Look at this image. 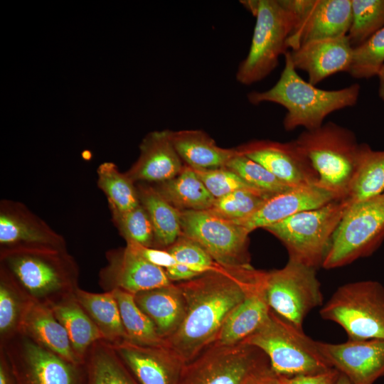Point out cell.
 <instances>
[{"label": "cell", "instance_id": "cell-1", "mask_svg": "<svg viewBox=\"0 0 384 384\" xmlns=\"http://www.w3.org/2000/svg\"><path fill=\"white\" fill-rule=\"evenodd\" d=\"M251 265L214 269L178 284L185 301V316L166 344L185 362L196 357L217 337L225 318L263 277Z\"/></svg>", "mask_w": 384, "mask_h": 384}, {"label": "cell", "instance_id": "cell-2", "mask_svg": "<svg viewBox=\"0 0 384 384\" xmlns=\"http://www.w3.org/2000/svg\"><path fill=\"white\" fill-rule=\"evenodd\" d=\"M0 266L29 300L48 306L75 294L79 288V267L67 247H0Z\"/></svg>", "mask_w": 384, "mask_h": 384}, {"label": "cell", "instance_id": "cell-3", "mask_svg": "<svg viewBox=\"0 0 384 384\" xmlns=\"http://www.w3.org/2000/svg\"><path fill=\"white\" fill-rule=\"evenodd\" d=\"M284 66L277 82L270 89L247 94L248 101L255 105L273 102L284 107L285 130L299 127L311 130L321 127L331 113L355 106L360 96L358 83L341 89L327 90L316 87L298 74L289 52L284 53Z\"/></svg>", "mask_w": 384, "mask_h": 384}, {"label": "cell", "instance_id": "cell-4", "mask_svg": "<svg viewBox=\"0 0 384 384\" xmlns=\"http://www.w3.org/2000/svg\"><path fill=\"white\" fill-rule=\"evenodd\" d=\"M294 141L317 172L318 186L337 200L347 198L360 148L355 134L329 121L316 129L303 131Z\"/></svg>", "mask_w": 384, "mask_h": 384}, {"label": "cell", "instance_id": "cell-5", "mask_svg": "<svg viewBox=\"0 0 384 384\" xmlns=\"http://www.w3.org/2000/svg\"><path fill=\"white\" fill-rule=\"evenodd\" d=\"M242 343L264 352L277 375H312L331 368L319 352L316 341L272 310L262 325Z\"/></svg>", "mask_w": 384, "mask_h": 384}, {"label": "cell", "instance_id": "cell-6", "mask_svg": "<svg viewBox=\"0 0 384 384\" xmlns=\"http://www.w3.org/2000/svg\"><path fill=\"white\" fill-rule=\"evenodd\" d=\"M241 4L256 18L248 53L240 63L236 80L250 85L268 76L287 51V40L293 28L291 14L279 0H246Z\"/></svg>", "mask_w": 384, "mask_h": 384}, {"label": "cell", "instance_id": "cell-7", "mask_svg": "<svg viewBox=\"0 0 384 384\" xmlns=\"http://www.w3.org/2000/svg\"><path fill=\"white\" fill-rule=\"evenodd\" d=\"M351 202L336 200L318 208L296 213L265 227L285 246L289 260L317 270L331 238Z\"/></svg>", "mask_w": 384, "mask_h": 384}, {"label": "cell", "instance_id": "cell-8", "mask_svg": "<svg viewBox=\"0 0 384 384\" xmlns=\"http://www.w3.org/2000/svg\"><path fill=\"white\" fill-rule=\"evenodd\" d=\"M384 240V193L350 203L331 238L322 267L348 265L372 255Z\"/></svg>", "mask_w": 384, "mask_h": 384}, {"label": "cell", "instance_id": "cell-9", "mask_svg": "<svg viewBox=\"0 0 384 384\" xmlns=\"http://www.w3.org/2000/svg\"><path fill=\"white\" fill-rule=\"evenodd\" d=\"M319 313L341 326L350 340L384 339V287L377 281L340 286Z\"/></svg>", "mask_w": 384, "mask_h": 384}, {"label": "cell", "instance_id": "cell-10", "mask_svg": "<svg viewBox=\"0 0 384 384\" xmlns=\"http://www.w3.org/2000/svg\"><path fill=\"white\" fill-rule=\"evenodd\" d=\"M269 368L267 356L254 346L213 342L185 363L178 384H247Z\"/></svg>", "mask_w": 384, "mask_h": 384}, {"label": "cell", "instance_id": "cell-11", "mask_svg": "<svg viewBox=\"0 0 384 384\" xmlns=\"http://www.w3.org/2000/svg\"><path fill=\"white\" fill-rule=\"evenodd\" d=\"M316 272L290 260L284 267L266 272L265 293L270 309L301 329L307 314L323 305Z\"/></svg>", "mask_w": 384, "mask_h": 384}, {"label": "cell", "instance_id": "cell-12", "mask_svg": "<svg viewBox=\"0 0 384 384\" xmlns=\"http://www.w3.org/2000/svg\"><path fill=\"white\" fill-rule=\"evenodd\" d=\"M17 384H85L83 365L74 364L18 333L0 343Z\"/></svg>", "mask_w": 384, "mask_h": 384}, {"label": "cell", "instance_id": "cell-13", "mask_svg": "<svg viewBox=\"0 0 384 384\" xmlns=\"http://www.w3.org/2000/svg\"><path fill=\"white\" fill-rule=\"evenodd\" d=\"M181 235L199 244L218 265H250L249 234L243 226L208 210H180Z\"/></svg>", "mask_w": 384, "mask_h": 384}, {"label": "cell", "instance_id": "cell-14", "mask_svg": "<svg viewBox=\"0 0 384 384\" xmlns=\"http://www.w3.org/2000/svg\"><path fill=\"white\" fill-rule=\"evenodd\" d=\"M292 15L293 28L287 48L294 50L315 40L347 36L351 0H279Z\"/></svg>", "mask_w": 384, "mask_h": 384}, {"label": "cell", "instance_id": "cell-15", "mask_svg": "<svg viewBox=\"0 0 384 384\" xmlns=\"http://www.w3.org/2000/svg\"><path fill=\"white\" fill-rule=\"evenodd\" d=\"M289 187L318 186L319 175L294 139L252 140L236 148Z\"/></svg>", "mask_w": 384, "mask_h": 384}, {"label": "cell", "instance_id": "cell-16", "mask_svg": "<svg viewBox=\"0 0 384 384\" xmlns=\"http://www.w3.org/2000/svg\"><path fill=\"white\" fill-rule=\"evenodd\" d=\"M107 264L99 272L104 292L122 290L132 294L173 283L165 270L146 261L127 246L106 252Z\"/></svg>", "mask_w": 384, "mask_h": 384}, {"label": "cell", "instance_id": "cell-17", "mask_svg": "<svg viewBox=\"0 0 384 384\" xmlns=\"http://www.w3.org/2000/svg\"><path fill=\"white\" fill-rule=\"evenodd\" d=\"M331 367L352 384H373L384 376V339L350 340L341 343L316 341Z\"/></svg>", "mask_w": 384, "mask_h": 384}, {"label": "cell", "instance_id": "cell-18", "mask_svg": "<svg viewBox=\"0 0 384 384\" xmlns=\"http://www.w3.org/2000/svg\"><path fill=\"white\" fill-rule=\"evenodd\" d=\"M110 343L139 384H178L186 363L166 343L148 345L124 339Z\"/></svg>", "mask_w": 384, "mask_h": 384}, {"label": "cell", "instance_id": "cell-19", "mask_svg": "<svg viewBox=\"0 0 384 384\" xmlns=\"http://www.w3.org/2000/svg\"><path fill=\"white\" fill-rule=\"evenodd\" d=\"M47 245L67 247L63 235L21 202H0V247Z\"/></svg>", "mask_w": 384, "mask_h": 384}, {"label": "cell", "instance_id": "cell-20", "mask_svg": "<svg viewBox=\"0 0 384 384\" xmlns=\"http://www.w3.org/2000/svg\"><path fill=\"white\" fill-rule=\"evenodd\" d=\"M337 200L319 186L290 188L267 198L250 216L234 222L250 233L281 221L296 213L318 208Z\"/></svg>", "mask_w": 384, "mask_h": 384}, {"label": "cell", "instance_id": "cell-21", "mask_svg": "<svg viewBox=\"0 0 384 384\" xmlns=\"http://www.w3.org/2000/svg\"><path fill=\"white\" fill-rule=\"evenodd\" d=\"M352 50L344 36L311 41L289 52L294 68L306 72L309 82L316 85L337 73H348Z\"/></svg>", "mask_w": 384, "mask_h": 384}, {"label": "cell", "instance_id": "cell-22", "mask_svg": "<svg viewBox=\"0 0 384 384\" xmlns=\"http://www.w3.org/2000/svg\"><path fill=\"white\" fill-rule=\"evenodd\" d=\"M184 163L176 151L171 130L149 133L139 145V156L125 174L134 183H160L177 176Z\"/></svg>", "mask_w": 384, "mask_h": 384}, {"label": "cell", "instance_id": "cell-23", "mask_svg": "<svg viewBox=\"0 0 384 384\" xmlns=\"http://www.w3.org/2000/svg\"><path fill=\"white\" fill-rule=\"evenodd\" d=\"M18 333L74 364L83 365L75 353L65 329L47 305L29 300Z\"/></svg>", "mask_w": 384, "mask_h": 384}, {"label": "cell", "instance_id": "cell-24", "mask_svg": "<svg viewBox=\"0 0 384 384\" xmlns=\"http://www.w3.org/2000/svg\"><path fill=\"white\" fill-rule=\"evenodd\" d=\"M265 274L225 318L213 342L223 346L242 343L265 321L271 310L265 293Z\"/></svg>", "mask_w": 384, "mask_h": 384}, {"label": "cell", "instance_id": "cell-25", "mask_svg": "<svg viewBox=\"0 0 384 384\" xmlns=\"http://www.w3.org/2000/svg\"><path fill=\"white\" fill-rule=\"evenodd\" d=\"M140 309L154 323L159 336L166 342L181 324L185 301L178 284L142 291L134 294Z\"/></svg>", "mask_w": 384, "mask_h": 384}, {"label": "cell", "instance_id": "cell-26", "mask_svg": "<svg viewBox=\"0 0 384 384\" xmlns=\"http://www.w3.org/2000/svg\"><path fill=\"white\" fill-rule=\"evenodd\" d=\"M171 138L184 164L193 169L225 166L238 152L236 148L219 146L207 133L199 129L171 131Z\"/></svg>", "mask_w": 384, "mask_h": 384}, {"label": "cell", "instance_id": "cell-27", "mask_svg": "<svg viewBox=\"0 0 384 384\" xmlns=\"http://www.w3.org/2000/svg\"><path fill=\"white\" fill-rule=\"evenodd\" d=\"M140 203L147 212L154 232V248L165 250L181 235V211L147 183H138Z\"/></svg>", "mask_w": 384, "mask_h": 384}, {"label": "cell", "instance_id": "cell-28", "mask_svg": "<svg viewBox=\"0 0 384 384\" xmlns=\"http://www.w3.org/2000/svg\"><path fill=\"white\" fill-rule=\"evenodd\" d=\"M50 307L65 329L75 353L84 363L90 348L95 342L105 340L102 334L79 304L75 294Z\"/></svg>", "mask_w": 384, "mask_h": 384}, {"label": "cell", "instance_id": "cell-29", "mask_svg": "<svg viewBox=\"0 0 384 384\" xmlns=\"http://www.w3.org/2000/svg\"><path fill=\"white\" fill-rule=\"evenodd\" d=\"M153 186L179 210H208L215 201L194 170L186 164L177 176Z\"/></svg>", "mask_w": 384, "mask_h": 384}, {"label": "cell", "instance_id": "cell-30", "mask_svg": "<svg viewBox=\"0 0 384 384\" xmlns=\"http://www.w3.org/2000/svg\"><path fill=\"white\" fill-rule=\"evenodd\" d=\"M85 384H139L111 344L95 342L84 361Z\"/></svg>", "mask_w": 384, "mask_h": 384}, {"label": "cell", "instance_id": "cell-31", "mask_svg": "<svg viewBox=\"0 0 384 384\" xmlns=\"http://www.w3.org/2000/svg\"><path fill=\"white\" fill-rule=\"evenodd\" d=\"M75 297L98 328L105 341L115 343L128 339L112 292L95 293L79 287Z\"/></svg>", "mask_w": 384, "mask_h": 384}, {"label": "cell", "instance_id": "cell-32", "mask_svg": "<svg viewBox=\"0 0 384 384\" xmlns=\"http://www.w3.org/2000/svg\"><path fill=\"white\" fill-rule=\"evenodd\" d=\"M384 193V150L360 144L358 163L347 199L351 203Z\"/></svg>", "mask_w": 384, "mask_h": 384}, {"label": "cell", "instance_id": "cell-33", "mask_svg": "<svg viewBox=\"0 0 384 384\" xmlns=\"http://www.w3.org/2000/svg\"><path fill=\"white\" fill-rule=\"evenodd\" d=\"M28 301L9 273L0 266V343L19 332Z\"/></svg>", "mask_w": 384, "mask_h": 384}, {"label": "cell", "instance_id": "cell-34", "mask_svg": "<svg viewBox=\"0 0 384 384\" xmlns=\"http://www.w3.org/2000/svg\"><path fill=\"white\" fill-rule=\"evenodd\" d=\"M97 174V186L105 194L109 208L127 211L140 204L134 183L113 162L102 163Z\"/></svg>", "mask_w": 384, "mask_h": 384}, {"label": "cell", "instance_id": "cell-35", "mask_svg": "<svg viewBox=\"0 0 384 384\" xmlns=\"http://www.w3.org/2000/svg\"><path fill=\"white\" fill-rule=\"evenodd\" d=\"M111 292L117 300L129 340L148 345L166 343L158 334L154 323L135 302L134 294L119 289Z\"/></svg>", "mask_w": 384, "mask_h": 384}, {"label": "cell", "instance_id": "cell-36", "mask_svg": "<svg viewBox=\"0 0 384 384\" xmlns=\"http://www.w3.org/2000/svg\"><path fill=\"white\" fill-rule=\"evenodd\" d=\"M351 9L347 36L355 47L384 27V0H351Z\"/></svg>", "mask_w": 384, "mask_h": 384}, {"label": "cell", "instance_id": "cell-37", "mask_svg": "<svg viewBox=\"0 0 384 384\" xmlns=\"http://www.w3.org/2000/svg\"><path fill=\"white\" fill-rule=\"evenodd\" d=\"M384 65V27L360 45L353 47L348 73L356 79L378 76Z\"/></svg>", "mask_w": 384, "mask_h": 384}, {"label": "cell", "instance_id": "cell-38", "mask_svg": "<svg viewBox=\"0 0 384 384\" xmlns=\"http://www.w3.org/2000/svg\"><path fill=\"white\" fill-rule=\"evenodd\" d=\"M109 208L112 220L125 241L132 240L146 247H154L155 238L153 226L141 203L127 211Z\"/></svg>", "mask_w": 384, "mask_h": 384}, {"label": "cell", "instance_id": "cell-39", "mask_svg": "<svg viewBox=\"0 0 384 384\" xmlns=\"http://www.w3.org/2000/svg\"><path fill=\"white\" fill-rule=\"evenodd\" d=\"M270 196L250 190H238L215 199L208 211L221 218L237 222L253 214Z\"/></svg>", "mask_w": 384, "mask_h": 384}, {"label": "cell", "instance_id": "cell-40", "mask_svg": "<svg viewBox=\"0 0 384 384\" xmlns=\"http://www.w3.org/2000/svg\"><path fill=\"white\" fill-rule=\"evenodd\" d=\"M225 167L233 171L252 187L271 196L293 188L282 182L261 164L239 151Z\"/></svg>", "mask_w": 384, "mask_h": 384}, {"label": "cell", "instance_id": "cell-41", "mask_svg": "<svg viewBox=\"0 0 384 384\" xmlns=\"http://www.w3.org/2000/svg\"><path fill=\"white\" fill-rule=\"evenodd\" d=\"M192 169L215 199L238 190H250L265 193L248 184L236 173L225 166Z\"/></svg>", "mask_w": 384, "mask_h": 384}, {"label": "cell", "instance_id": "cell-42", "mask_svg": "<svg viewBox=\"0 0 384 384\" xmlns=\"http://www.w3.org/2000/svg\"><path fill=\"white\" fill-rule=\"evenodd\" d=\"M166 250L177 263L188 267L198 274L214 269L218 264L196 242L181 235Z\"/></svg>", "mask_w": 384, "mask_h": 384}, {"label": "cell", "instance_id": "cell-43", "mask_svg": "<svg viewBox=\"0 0 384 384\" xmlns=\"http://www.w3.org/2000/svg\"><path fill=\"white\" fill-rule=\"evenodd\" d=\"M126 246L149 262L164 270L177 263L166 250L146 247L132 240L126 241Z\"/></svg>", "mask_w": 384, "mask_h": 384}, {"label": "cell", "instance_id": "cell-44", "mask_svg": "<svg viewBox=\"0 0 384 384\" xmlns=\"http://www.w3.org/2000/svg\"><path fill=\"white\" fill-rule=\"evenodd\" d=\"M339 374L337 370L331 368L317 374L277 377L279 384H334Z\"/></svg>", "mask_w": 384, "mask_h": 384}, {"label": "cell", "instance_id": "cell-45", "mask_svg": "<svg viewBox=\"0 0 384 384\" xmlns=\"http://www.w3.org/2000/svg\"><path fill=\"white\" fill-rule=\"evenodd\" d=\"M164 270L168 278L172 282L190 280L200 275L188 267L180 263H176Z\"/></svg>", "mask_w": 384, "mask_h": 384}, {"label": "cell", "instance_id": "cell-46", "mask_svg": "<svg viewBox=\"0 0 384 384\" xmlns=\"http://www.w3.org/2000/svg\"><path fill=\"white\" fill-rule=\"evenodd\" d=\"M0 384H17L7 357L0 348Z\"/></svg>", "mask_w": 384, "mask_h": 384}, {"label": "cell", "instance_id": "cell-47", "mask_svg": "<svg viewBox=\"0 0 384 384\" xmlns=\"http://www.w3.org/2000/svg\"><path fill=\"white\" fill-rule=\"evenodd\" d=\"M247 384H279L277 375L271 367L253 376Z\"/></svg>", "mask_w": 384, "mask_h": 384}, {"label": "cell", "instance_id": "cell-48", "mask_svg": "<svg viewBox=\"0 0 384 384\" xmlns=\"http://www.w3.org/2000/svg\"><path fill=\"white\" fill-rule=\"evenodd\" d=\"M377 77L378 78V96L384 103V65L380 70Z\"/></svg>", "mask_w": 384, "mask_h": 384}, {"label": "cell", "instance_id": "cell-49", "mask_svg": "<svg viewBox=\"0 0 384 384\" xmlns=\"http://www.w3.org/2000/svg\"><path fill=\"white\" fill-rule=\"evenodd\" d=\"M334 384H352V383L344 375L340 373Z\"/></svg>", "mask_w": 384, "mask_h": 384}]
</instances>
